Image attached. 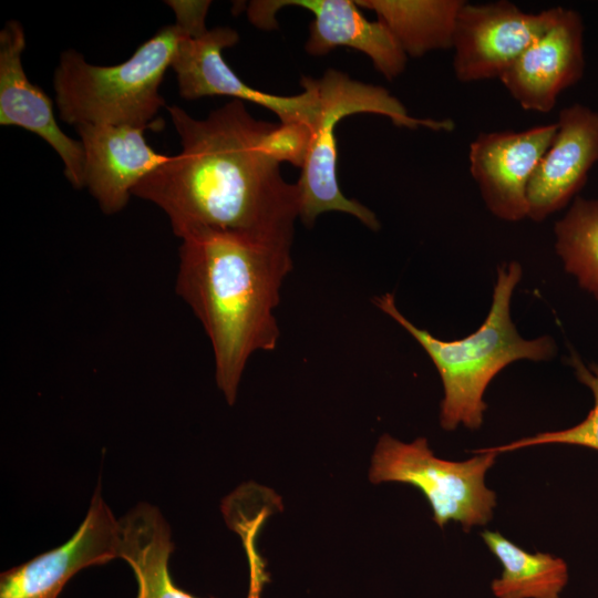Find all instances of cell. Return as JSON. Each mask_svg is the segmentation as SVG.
I'll list each match as a JSON object with an SVG mask.
<instances>
[{
  "mask_svg": "<svg viewBox=\"0 0 598 598\" xmlns=\"http://www.w3.org/2000/svg\"><path fill=\"white\" fill-rule=\"evenodd\" d=\"M318 100V114L301 174L296 183L298 210L302 224L311 228L317 218L328 212L352 215L371 230L380 229L377 215L355 199L346 197L337 177L336 126L347 116L370 113L388 117L395 126L451 132L450 118L412 116L403 103L385 87L361 82L349 74L328 69L320 78L310 76Z\"/></svg>",
  "mask_w": 598,
  "mask_h": 598,
  "instance_id": "5b68a950",
  "label": "cell"
},
{
  "mask_svg": "<svg viewBox=\"0 0 598 598\" xmlns=\"http://www.w3.org/2000/svg\"><path fill=\"white\" fill-rule=\"evenodd\" d=\"M186 35L179 24H168L115 65L91 64L76 50H64L53 76L61 120L74 126L156 127L153 121L165 105L159 86Z\"/></svg>",
  "mask_w": 598,
  "mask_h": 598,
  "instance_id": "277c9868",
  "label": "cell"
},
{
  "mask_svg": "<svg viewBox=\"0 0 598 598\" xmlns=\"http://www.w3.org/2000/svg\"><path fill=\"white\" fill-rule=\"evenodd\" d=\"M554 234L564 269L598 301V198L577 196Z\"/></svg>",
  "mask_w": 598,
  "mask_h": 598,
  "instance_id": "d6986e66",
  "label": "cell"
},
{
  "mask_svg": "<svg viewBox=\"0 0 598 598\" xmlns=\"http://www.w3.org/2000/svg\"><path fill=\"white\" fill-rule=\"evenodd\" d=\"M181 240L175 290L204 327L217 386L233 405L250 355L277 347L274 311L292 269V241L215 230Z\"/></svg>",
  "mask_w": 598,
  "mask_h": 598,
  "instance_id": "7a4b0ae2",
  "label": "cell"
},
{
  "mask_svg": "<svg viewBox=\"0 0 598 598\" xmlns=\"http://www.w3.org/2000/svg\"><path fill=\"white\" fill-rule=\"evenodd\" d=\"M475 453L466 461H446L434 455L425 437L404 443L383 434L371 458L369 480L374 484L400 482L419 488L440 527L456 522L468 532L473 526L487 524L496 506V495L486 487L485 475L498 454L486 448Z\"/></svg>",
  "mask_w": 598,
  "mask_h": 598,
  "instance_id": "8992f818",
  "label": "cell"
},
{
  "mask_svg": "<svg viewBox=\"0 0 598 598\" xmlns=\"http://www.w3.org/2000/svg\"><path fill=\"white\" fill-rule=\"evenodd\" d=\"M176 16V23L184 28L190 37H198L208 29L205 19L210 1H166Z\"/></svg>",
  "mask_w": 598,
  "mask_h": 598,
  "instance_id": "603a6c76",
  "label": "cell"
},
{
  "mask_svg": "<svg viewBox=\"0 0 598 598\" xmlns=\"http://www.w3.org/2000/svg\"><path fill=\"white\" fill-rule=\"evenodd\" d=\"M224 514L231 527L239 534L247 555L249 568L247 598H261V592L268 581V574L257 550L256 539L268 512L261 508L252 516H249L246 511L244 513L240 505L230 502L224 507Z\"/></svg>",
  "mask_w": 598,
  "mask_h": 598,
  "instance_id": "44dd1931",
  "label": "cell"
},
{
  "mask_svg": "<svg viewBox=\"0 0 598 598\" xmlns=\"http://www.w3.org/2000/svg\"><path fill=\"white\" fill-rule=\"evenodd\" d=\"M283 7L309 10L313 19L305 50L312 56H322L339 47L357 50L367 55L375 70L391 81L403 73L408 56L379 20H368L353 0H260L248 4L247 16L259 29L277 27L275 14Z\"/></svg>",
  "mask_w": 598,
  "mask_h": 598,
  "instance_id": "9c48e42d",
  "label": "cell"
},
{
  "mask_svg": "<svg viewBox=\"0 0 598 598\" xmlns=\"http://www.w3.org/2000/svg\"><path fill=\"white\" fill-rule=\"evenodd\" d=\"M556 130L555 122L519 132H484L470 144L471 175L495 217L506 221L527 217L528 184Z\"/></svg>",
  "mask_w": 598,
  "mask_h": 598,
  "instance_id": "8fae6325",
  "label": "cell"
},
{
  "mask_svg": "<svg viewBox=\"0 0 598 598\" xmlns=\"http://www.w3.org/2000/svg\"><path fill=\"white\" fill-rule=\"evenodd\" d=\"M120 520V558L133 569L137 598H197L178 588L168 571L174 550L171 528L159 509L138 503Z\"/></svg>",
  "mask_w": 598,
  "mask_h": 598,
  "instance_id": "2e32d148",
  "label": "cell"
},
{
  "mask_svg": "<svg viewBox=\"0 0 598 598\" xmlns=\"http://www.w3.org/2000/svg\"><path fill=\"white\" fill-rule=\"evenodd\" d=\"M239 41L235 29L218 27L198 37L186 35L177 47L171 68L177 79L179 95L186 100L205 96H230L272 112L280 123H305L312 127L318 114V100L310 78L300 79L303 91L295 95H277L256 90L231 70L223 50Z\"/></svg>",
  "mask_w": 598,
  "mask_h": 598,
  "instance_id": "52a82bcc",
  "label": "cell"
},
{
  "mask_svg": "<svg viewBox=\"0 0 598 598\" xmlns=\"http://www.w3.org/2000/svg\"><path fill=\"white\" fill-rule=\"evenodd\" d=\"M120 520L97 484L84 520L63 545L0 575V598H58L80 570L120 558Z\"/></svg>",
  "mask_w": 598,
  "mask_h": 598,
  "instance_id": "30bf717a",
  "label": "cell"
},
{
  "mask_svg": "<svg viewBox=\"0 0 598 598\" xmlns=\"http://www.w3.org/2000/svg\"><path fill=\"white\" fill-rule=\"evenodd\" d=\"M84 152V187L107 215L121 212L133 189L169 156L146 142V128L130 125L75 126Z\"/></svg>",
  "mask_w": 598,
  "mask_h": 598,
  "instance_id": "9a60e30c",
  "label": "cell"
},
{
  "mask_svg": "<svg viewBox=\"0 0 598 598\" xmlns=\"http://www.w3.org/2000/svg\"><path fill=\"white\" fill-rule=\"evenodd\" d=\"M559 7L537 13L499 0L464 2L454 32L453 71L463 83L501 75L554 23Z\"/></svg>",
  "mask_w": 598,
  "mask_h": 598,
  "instance_id": "ba28073f",
  "label": "cell"
},
{
  "mask_svg": "<svg viewBox=\"0 0 598 598\" xmlns=\"http://www.w3.org/2000/svg\"><path fill=\"white\" fill-rule=\"evenodd\" d=\"M312 136V128L305 123L272 124L265 136L264 148L279 164L302 167Z\"/></svg>",
  "mask_w": 598,
  "mask_h": 598,
  "instance_id": "7402d4cb",
  "label": "cell"
},
{
  "mask_svg": "<svg viewBox=\"0 0 598 598\" xmlns=\"http://www.w3.org/2000/svg\"><path fill=\"white\" fill-rule=\"evenodd\" d=\"M567 363L573 369L576 379L592 393L594 406L587 416L578 424L565 430L542 432L534 436L524 437L486 450L499 454L534 445L567 444L598 451V364H586L575 351L570 352Z\"/></svg>",
  "mask_w": 598,
  "mask_h": 598,
  "instance_id": "ffe728a7",
  "label": "cell"
},
{
  "mask_svg": "<svg viewBox=\"0 0 598 598\" xmlns=\"http://www.w3.org/2000/svg\"><path fill=\"white\" fill-rule=\"evenodd\" d=\"M167 110L181 152L144 177L133 196L159 207L178 238L215 230L292 241L297 185L264 148L274 123L255 118L237 100L205 118L176 105Z\"/></svg>",
  "mask_w": 598,
  "mask_h": 598,
  "instance_id": "6da1fadb",
  "label": "cell"
},
{
  "mask_svg": "<svg viewBox=\"0 0 598 598\" xmlns=\"http://www.w3.org/2000/svg\"><path fill=\"white\" fill-rule=\"evenodd\" d=\"M584 34L581 16L559 7L550 28L499 78L520 107L549 113L560 93L580 81L586 69Z\"/></svg>",
  "mask_w": 598,
  "mask_h": 598,
  "instance_id": "7c38bea8",
  "label": "cell"
},
{
  "mask_svg": "<svg viewBox=\"0 0 598 598\" xmlns=\"http://www.w3.org/2000/svg\"><path fill=\"white\" fill-rule=\"evenodd\" d=\"M373 11L408 58L453 48L458 12L464 0H355Z\"/></svg>",
  "mask_w": 598,
  "mask_h": 598,
  "instance_id": "e0dca14e",
  "label": "cell"
},
{
  "mask_svg": "<svg viewBox=\"0 0 598 598\" xmlns=\"http://www.w3.org/2000/svg\"><path fill=\"white\" fill-rule=\"evenodd\" d=\"M522 274L517 261L498 266L485 320L476 331L458 340H441L413 324L400 312L391 292L372 300L419 342L434 363L444 389L440 423L446 431L461 424L471 430L481 426L485 390L506 365L518 360L548 361L556 354L550 337L524 339L512 321L511 299Z\"/></svg>",
  "mask_w": 598,
  "mask_h": 598,
  "instance_id": "3957f363",
  "label": "cell"
},
{
  "mask_svg": "<svg viewBox=\"0 0 598 598\" xmlns=\"http://www.w3.org/2000/svg\"><path fill=\"white\" fill-rule=\"evenodd\" d=\"M25 33L17 20L0 31V124L19 126L44 140L60 156L64 175L74 188L84 187V152L80 141L58 125L53 103L29 81L22 64Z\"/></svg>",
  "mask_w": 598,
  "mask_h": 598,
  "instance_id": "5bb4252c",
  "label": "cell"
},
{
  "mask_svg": "<svg viewBox=\"0 0 598 598\" xmlns=\"http://www.w3.org/2000/svg\"><path fill=\"white\" fill-rule=\"evenodd\" d=\"M556 125L527 188V217L535 221L573 202L598 163V111L574 103L560 110Z\"/></svg>",
  "mask_w": 598,
  "mask_h": 598,
  "instance_id": "4fadbf2b",
  "label": "cell"
},
{
  "mask_svg": "<svg viewBox=\"0 0 598 598\" xmlns=\"http://www.w3.org/2000/svg\"><path fill=\"white\" fill-rule=\"evenodd\" d=\"M502 564V574L491 584L496 598H560L568 582L564 559L546 553L530 554L498 532L481 534Z\"/></svg>",
  "mask_w": 598,
  "mask_h": 598,
  "instance_id": "ac0fdd59",
  "label": "cell"
}]
</instances>
